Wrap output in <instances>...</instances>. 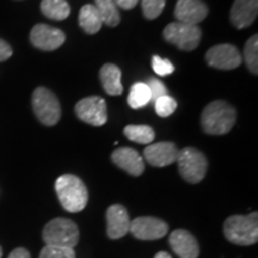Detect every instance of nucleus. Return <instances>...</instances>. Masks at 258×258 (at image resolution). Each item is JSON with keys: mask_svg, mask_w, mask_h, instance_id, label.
Wrapping results in <instances>:
<instances>
[{"mask_svg": "<svg viewBox=\"0 0 258 258\" xmlns=\"http://www.w3.org/2000/svg\"><path fill=\"white\" fill-rule=\"evenodd\" d=\"M147 86L151 91V101L156 102L158 98L167 95V90L160 80L156 78H150L147 82Z\"/></svg>", "mask_w": 258, "mask_h": 258, "instance_id": "obj_29", "label": "nucleus"}, {"mask_svg": "<svg viewBox=\"0 0 258 258\" xmlns=\"http://www.w3.org/2000/svg\"><path fill=\"white\" fill-rule=\"evenodd\" d=\"M169 226L161 219L153 217H139L131 221L129 232L139 240H157L164 238Z\"/></svg>", "mask_w": 258, "mask_h": 258, "instance_id": "obj_9", "label": "nucleus"}, {"mask_svg": "<svg viewBox=\"0 0 258 258\" xmlns=\"http://www.w3.org/2000/svg\"><path fill=\"white\" fill-rule=\"evenodd\" d=\"M154 106H156V112L158 116H160V117H169L177 109V102L175 98L166 95L158 98L154 102Z\"/></svg>", "mask_w": 258, "mask_h": 258, "instance_id": "obj_25", "label": "nucleus"}, {"mask_svg": "<svg viewBox=\"0 0 258 258\" xmlns=\"http://www.w3.org/2000/svg\"><path fill=\"white\" fill-rule=\"evenodd\" d=\"M42 237L46 245L73 249L79 241V230L76 222L70 219L56 218L46 225Z\"/></svg>", "mask_w": 258, "mask_h": 258, "instance_id": "obj_4", "label": "nucleus"}, {"mask_svg": "<svg viewBox=\"0 0 258 258\" xmlns=\"http://www.w3.org/2000/svg\"><path fill=\"white\" fill-rule=\"evenodd\" d=\"M124 135L129 140L134 141L138 144H148L150 145L154 140L156 133H154L153 128L148 127V125H127L124 128Z\"/></svg>", "mask_w": 258, "mask_h": 258, "instance_id": "obj_23", "label": "nucleus"}, {"mask_svg": "<svg viewBox=\"0 0 258 258\" xmlns=\"http://www.w3.org/2000/svg\"><path fill=\"white\" fill-rule=\"evenodd\" d=\"M154 258H172L170 256L169 253L165 252V251H160V252H158Z\"/></svg>", "mask_w": 258, "mask_h": 258, "instance_id": "obj_33", "label": "nucleus"}, {"mask_svg": "<svg viewBox=\"0 0 258 258\" xmlns=\"http://www.w3.org/2000/svg\"><path fill=\"white\" fill-rule=\"evenodd\" d=\"M151 102V91L147 84L135 83L131 88L128 96V104L132 109L144 108Z\"/></svg>", "mask_w": 258, "mask_h": 258, "instance_id": "obj_22", "label": "nucleus"}, {"mask_svg": "<svg viewBox=\"0 0 258 258\" xmlns=\"http://www.w3.org/2000/svg\"><path fill=\"white\" fill-rule=\"evenodd\" d=\"M152 69L158 76L165 77L170 76L171 73H173L175 71V66L171 63V61L167 59H161L160 56H153L152 57Z\"/></svg>", "mask_w": 258, "mask_h": 258, "instance_id": "obj_28", "label": "nucleus"}, {"mask_svg": "<svg viewBox=\"0 0 258 258\" xmlns=\"http://www.w3.org/2000/svg\"><path fill=\"white\" fill-rule=\"evenodd\" d=\"M225 238L232 244L247 246L258 241V213L232 215L224 222Z\"/></svg>", "mask_w": 258, "mask_h": 258, "instance_id": "obj_2", "label": "nucleus"}, {"mask_svg": "<svg viewBox=\"0 0 258 258\" xmlns=\"http://www.w3.org/2000/svg\"><path fill=\"white\" fill-rule=\"evenodd\" d=\"M208 8L202 0H178L175 8L177 22L198 25L207 17Z\"/></svg>", "mask_w": 258, "mask_h": 258, "instance_id": "obj_14", "label": "nucleus"}, {"mask_svg": "<svg viewBox=\"0 0 258 258\" xmlns=\"http://www.w3.org/2000/svg\"><path fill=\"white\" fill-rule=\"evenodd\" d=\"M12 55V48L10 47L8 42L0 38V61L8 60Z\"/></svg>", "mask_w": 258, "mask_h": 258, "instance_id": "obj_30", "label": "nucleus"}, {"mask_svg": "<svg viewBox=\"0 0 258 258\" xmlns=\"http://www.w3.org/2000/svg\"><path fill=\"white\" fill-rule=\"evenodd\" d=\"M9 258H31V257L27 249H24V247H17V249H15L11 253H10Z\"/></svg>", "mask_w": 258, "mask_h": 258, "instance_id": "obj_32", "label": "nucleus"}, {"mask_svg": "<svg viewBox=\"0 0 258 258\" xmlns=\"http://www.w3.org/2000/svg\"><path fill=\"white\" fill-rule=\"evenodd\" d=\"M258 0H234L231 9V22L237 29L250 27L256 21Z\"/></svg>", "mask_w": 258, "mask_h": 258, "instance_id": "obj_17", "label": "nucleus"}, {"mask_svg": "<svg viewBox=\"0 0 258 258\" xmlns=\"http://www.w3.org/2000/svg\"><path fill=\"white\" fill-rule=\"evenodd\" d=\"M41 11L54 21H63L70 16L71 9L66 0H42Z\"/></svg>", "mask_w": 258, "mask_h": 258, "instance_id": "obj_20", "label": "nucleus"}, {"mask_svg": "<svg viewBox=\"0 0 258 258\" xmlns=\"http://www.w3.org/2000/svg\"><path fill=\"white\" fill-rule=\"evenodd\" d=\"M76 114L79 120L93 127H101L108 121L106 103L102 97H86L76 104Z\"/></svg>", "mask_w": 258, "mask_h": 258, "instance_id": "obj_8", "label": "nucleus"}, {"mask_svg": "<svg viewBox=\"0 0 258 258\" xmlns=\"http://www.w3.org/2000/svg\"><path fill=\"white\" fill-rule=\"evenodd\" d=\"M166 0H141L144 16L147 19H156L159 17L165 8Z\"/></svg>", "mask_w": 258, "mask_h": 258, "instance_id": "obj_27", "label": "nucleus"}, {"mask_svg": "<svg viewBox=\"0 0 258 258\" xmlns=\"http://www.w3.org/2000/svg\"><path fill=\"white\" fill-rule=\"evenodd\" d=\"M235 118L237 112L233 106L225 101H214L203 109L201 125L206 133L222 135L233 128Z\"/></svg>", "mask_w": 258, "mask_h": 258, "instance_id": "obj_1", "label": "nucleus"}, {"mask_svg": "<svg viewBox=\"0 0 258 258\" xmlns=\"http://www.w3.org/2000/svg\"><path fill=\"white\" fill-rule=\"evenodd\" d=\"M171 249L179 258H198L199 244L195 237L185 230H176L170 234Z\"/></svg>", "mask_w": 258, "mask_h": 258, "instance_id": "obj_16", "label": "nucleus"}, {"mask_svg": "<svg viewBox=\"0 0 258 258\" xmlns=\"http://www.w3.org/2000/svg\"><path fill=\"white\" fill-rule=\"evenodd\" d=\"M244 59L246 62L247 69L253 74L258 72V37L254 35L245 44L244 49Z\"/></svg>", "mask_w": 258, "mask_h": 258, "instance_id": "obj_24", "label": "nucleus"}, {"mask_svg": "<svg viewBox=\"0 0 258 258\" xmlns=\"http://www.w3.org/2000/svg\"><path fill=\"white\" fill-rule=\"evenodd\" d=\"M179 150L173 143L163 141V143L151 144L144 150V157L148 164L156 167H164L171 165L177 160Z\"/></svg>", "mask_w": 258, "mask_h": 258, "instance_id": "obj_12", "label": "nucleus"}, {"mask_svg": "<svg viewBox=\"0 0 258 258\" xmlns=\"http://www.w3.org/2000/svg\"><path fill=\"white\" fill-rule=\"evenodd\" d=\"M111 159L116 166L124 170L131 176L139 177L143 175L145 164L143 158L134 148L120 147L111 154Z\"/></svg>", "mask_w": 258, "mask_h": 258, "instance_id": "obj_15", "label": "nucleus"}, {"mask_svg": "<svg viewBox=\"0 0 258 258\" xmlns=\"http://www.w3.org/2000/svg\"><path fill=\"white\" fill-rule=\"evenodd\" d=\"M178 169L183 179L191 184H198L205 178L207 172V159L205 154L192 147H185L179 150L177 157Z\"/></svg>", "mask_w": 258, "mask_h": 258, "instance_id": "obj_5", "label": "nucleus"}, {"mask_svg": "<svg viewBox=\"0 0 258 258\" xmlns=\"http://www.w3.org/2000/svg\"><path fill=\"white\" fill-rule=\"evenodd\" d=\"M32 109L38 121L44 125L51 127L60 121L61 106L59 99L46 88H37L32 93Z\"/></svg>", "mask_w": 258, "mask_h": 258, "instance_id": "obj_6", "label": "nucleus"}, {"mask_svg": "<svg viewBox=\"0 0 258 258\" xmlns=\"http://www.w3.org/2000/svg\"><path fill=\"white\" fill-rule=\"evenodd\" d=\"M95 6L103 19V23L109 27L120 24L121 16L114 0H95Z\"/></svg>", "mask_w": 258, "mask_h": 258, "instance_id": "obj_21", "label": "nucleus"}, {"mask_svg": "<svg viewBox=\"0 0 258 258\" xmlns=\"http://www.w3.org/2000/svg\"><path fill=\"white\" fill-rule=\"evenodd\" d=\"M103 19L95 5L86 4L79 11V25L86 34L93 35L101 30Z\"/></svg>", "mask_w": 258, "mask_h": 258, "instance_id": "obj_19", "label": "nucleus"}, {"mask_svg": "<svg viewBox=\"0 0 258 258\" xmlns=\"http://www.w3.org/2000/svg\"><path fill=\"white\" fill-rule=\"evenodd\" d=\"M129 214L122 205H112L106 211V233L110 239H120L129 232Z\"/></svg>", "mask_w": 258, "mask_h": 258, "instance_id": "obj_13", "label": "nucleus"}, {"mask_svg": "<svg viewBox=\"0 0 258 258\" xmlns=\"http://www.w3.org/2000/svg\"><path fill=\"white\" fill-rule=\"evenodd\" d=\"M2 256H3V250H2V247H0V258H2Z\"/></svg>", "mask_w": 258, "mask_h": 258, "instance_id": "obj_34", "label": "nucleus"}, {"mask_svg": "<svg viewBox=\"0 0 258 258\" xmlns=\"http://www.w3.org/2000/svg\"><path fill=\"white\" fill-rule=\"evenodd\" d=\"M206 61L211 67L218 70H234L239 67L243 61L241 54L232 44H218L206 53Z\"/></svg>", "mask_w": 258, "mask_h": 258, "instance_id": "obj_10", "label": "nucleus"}, {"mask_svg": "<svg viewBox=\"0 0 258 258\" xmlns=\"http://www.w3.org/2000/svg\"><path fill=\"white\" fill-rule=\"evenodd\" d=\"M64 40H66V36L60 29L47 24H36L30 32L32 46L44 51L57 49L64 43Z\"/></svg>", "mask_w": 258, "mask_h": 258, "instance_id": "obj_11", "label": "nucleus"}, {"mask_svg": "<svg viewBox=\"0 0 258 258\" xmlns=\"http://www.w3.org/2000/svg\"><path fill=\"white\" fill-rule=\"evenodd\" d=\"M55 190L60 203L67 212L78 213L88 205V189L77 176L63 175L59 177L55 183Z\"/></svg>", "mask_w": 258, "mask_h": 258, "instance_id": "obj_3", "label": "nucleus"}, {"mask_svg": "<svg viewBox=\"0 0 258 258\" xmlns=\"http://www.w3.org/2000/svg\"><path fill=\"white\" fill-rule=\"evenodd\" d=\"M40 258H76V252L72 247L46 245L41 251Z\"/></svg>", "mask_w": 258, "mask_h": 258, "instance_id": "obj_26", "label": "nucleus"}, {"mask_svg": "<svg viewBox=\"0 0 258 258\" xmlns=\"http://www.w3.org/2000/svg\"><path fill=\"white\" fill-rule=\"evenodd\" d=\"M114 2L117 8H121L123 10H132L137 6L139 0H114Z\"/></svg>", "mask_w": 258, "mask_h": 258, "instance_id": "obj_31", "label": "nucleus"}, {"mask_svg": "<svg viewBox=\"0 0 258 258\" xmlns=\"http://www.w3.org/2000/svg\"><path fill=\"white\" fill-rule=\"evenodd\" d=\"M121 77V70L114 63H105L99 71V78H101L103 89L110 96H118L123 92Z\"/></svg>", "mask_w": 258, "mask_h": 258, "instance_id": "obj_18", "label": "nucleus"}, {"mask_svg": "<svg viewBox=\"0 0 258 258\" xmlns=\"http://www.w3.org/2000/svg\"><path fill=\"white\" fill-rule=\"evenodd\" d=\"M202 31L198 25L173 22L164 29V38L171 44H175L179 49L191 51L199 46Z\"/></svg>", "mask_w": 258, "mask_h": 258, "instance_id": "obj_7", "label": "nucleus"}]
</instances>
